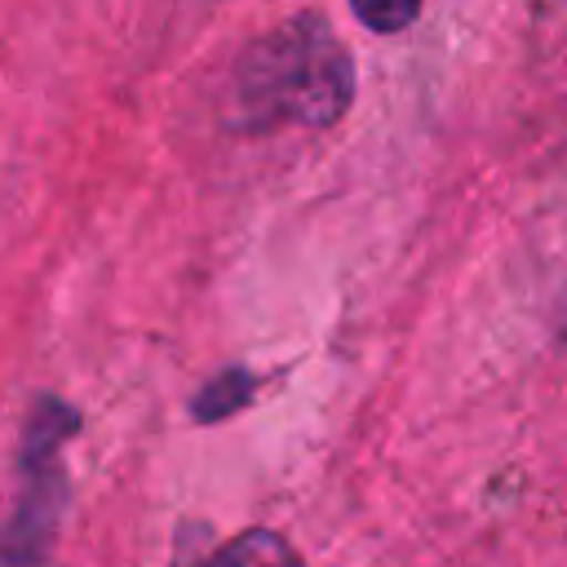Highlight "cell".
<instances>
[{"label":"cell","mask_w":567,"mask_h":567,"mask_svg":"<svg viewBox=\"0 0 567 567\" xmlns=\"http://www.w3.org/2000/svg\"><path fill=\"white\" fill-rule=\"evenodd\" d=\"M80 434V412L58 399L40 394L27 412L22 443H18V501L13 518L0 536L4 567H49L62 505H66V443Z\"/></svg>","instance_id":"obj_2"},{"label":"cell","mask_w":567,"mask_h":567,"mask_svg":"<svg viewBox=\"0 0 567 567\" xmlns=\"http://www.w3.org/2000/svg\"><path fill=\"white\" fill-rule=\"evenodd\" d=\"M354 102V62L319 13H297L257 35L230 75V111L248 133L328 128Z\"/></svg>","instance_id":"obj_1"},{"label":"cell","mask_w":567,"mask_h":567,"mask_svg":"<svg viewBox=\"0 0 567 567\" xmlns=\"http://www.w3.org/2000/svg\"><path fill=\"white\" fill-rule=\"evenodd\" d=\"M252 394H257V377H252L248 368H226V372H217V377L195 394L190 416H195V421H204V425L226 421L230 412L248 408V403H252Z\"/></svg>","instance_id":"obj_4"},{"label":"cell","mask_w":567,"mask_h":567,"mask_svg":"<svg viewBox=\"0 0 567 567\" xmlns=\"http://www.w3.org/2000/svg\"><path fill=\"white\" fill-rule=\"evenodd\" d=\"M354 18L377 31V35H394V31H408L416 18H421V0H350Z\"/></svg>","instance_id":"obj_5"},{"label":"cell","mask_w":567,"mask_h":567,"mask_svg":"<svg viewBox=\"0 0 567 567\" xmlns=\"http://www.w3.org/2000/svg\"><path fill=\"white\" fill-rule=\"evenodd\" d=\"M173 567H221L217 563V549H208V540H204V527H182L177 532Z\"/></svg>","instance_id":"obj_6"},{"label":"cell","mask_w":567,"mask_h":567,"mask_svg":"<svg viewBox=\"0 0 567 567\" xmlns=\"http://www.w3.org/2000/svg\"><path fill=\"white\" fill-rule=\"evenodd\" d=\"M217 563L221 567H306L301 554L279 532H266V527H248L235 540H226L217 549Z\"/></svg>","instance_id":"obj_3"}]
</instances>
